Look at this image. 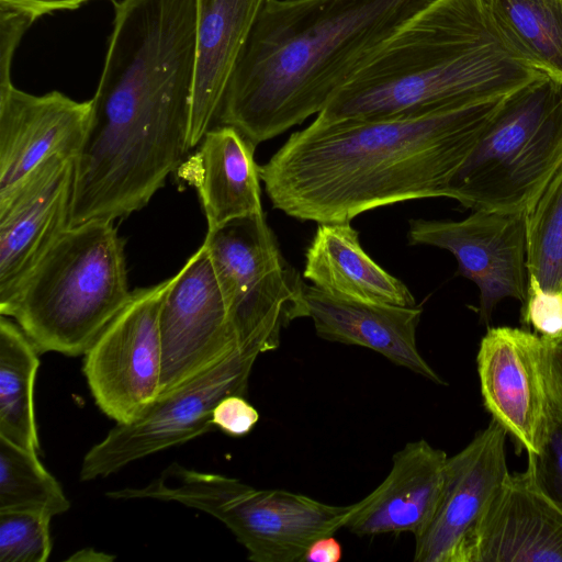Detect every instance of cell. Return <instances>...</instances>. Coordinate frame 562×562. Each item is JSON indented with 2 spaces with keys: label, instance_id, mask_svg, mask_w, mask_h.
<instances>
[{
  "label": "cell",
  "instance_id": "obj_34",
  "mask_svg": "<svg viewBox=\"0 0 562 562\" xmlns=\"http://www.w3.org/2000/svg\"><path fill=\"white\" fill-rule=\"evenodd\" d=\"M342 549L333 535L319 537L307 548L304 562H338L341 560Z\"/></svg>",
  "mask_w": 562,
  "mask_h": 562
},
{
  "label": "cell",
  "instance_id": "obj_19",
  "mask_svg": "<svg viewBox=\"0 0 562 562\" xmlns=\"http://www.w3.org/2000/svg\"><path fill=\"white\" fill-rule=\"evenodd\" d=\"M304 297L307 317L321 338L369 348L397 366L446 384L417 347L420 306L349 301L306 284Z\"/></svg>",
  "mask_w": 562,
  "mask_h": 562
},
{
  "label": "cell",
  "instance_id": "obj_3",
  "mask_svg": "<svg viewBox=\"0 0 562 562\" xmlns=\"http://www.w3.org/2000/svg\"><path fill=\"white\" fill-rule=\"evenodd\" d=\"M434 0H268L228 79L216 119L254 145L318 114Z\"/></svg>",
  "mask_w": 562,
  "mask_h": 562
},
{
  "label": "cell",
  "instance_id": "obj_17",
  "mask_svg": "<svg viewBox=\"0 0 562 562\" xmlns=\"http://www.w3.org/2000/svg\"><path fill=\"white\" fill-rule=\"evenodd\" d=\"M467 562H562V513L530 468L508 474L482 515Z\"/></svg>",
  "mask_w": 562,
  "mask_h": 562
},
{
  "label": "cell",
  "instance_id": "obj_2",
  "mask_svg": "<svg viewBox=\"0 0 562 562\" xmlns=\"http://www.w3.org/2000/svg\"><path fill=\"white\" fill-rule=\"evenodd\" d=\"M504 97L409 117H316L259 166L260 179L274 209L317 224L448 198L451 177Z\"/></svg>",
  "mask_w": 562,
  "mask_h": 562
},
{
  "label": "cell",
  "instance_id": "obj_30",
  "mask_svg": "<svg viewBox=\"0 0 562 562\" xmlns=\"http://www.w3.org/2000/svg\"><path fill=\"white\" fill-rule=\"evenodd\" d=\"M36 18L24 10L0 4V87L11 85V64L15 49Z\"/></svg>",
  "mask_w": 562,
  "mask_h": 562
},
{
  "label": "cell",
  "instance_id": "obj_10",
  "mask_svg": "<svg viewBox=\"0 0 562 562\" xmlns=\"http://www.w3.org/2000/svg\"><path fill=\"white\" fill-rule=\"evenodd\" d=\"M172 277L136 289L83 355L82 371L97 406L115 424L139 417L160 395V311Z\"/></svg>",
  "mask_w": 562,
  "mask_h": 562
},
{
  "label": "cell",
  "instance_id": "obj_5",
  "mask_svg": "<svg viewBox=\"0 0 562 562\" xmlns=\"http://www.w3.org/2000/svg\"><path fill=\"white\" fill-rule=\"evenodd\" d=\"M113 223L67 227L0 313L40 352L85 355L128 303L124 244Z\"/></svg>",
  "mask_w": 562,
  "mask_h": 562
},
{
  "label": "cell",
  "instance_id": "obj_11",
  "mask_svg": "<svg viewBox=\"0 0 562 562\" xmlns=\"http://www.w3.org/2000/svg\"><path fill=\"white\" fill-rule=\"evenodd\" d=\"M409 245L450 251L459 272L480 291V319L488 324L505 297L526 303L529 286L525 214L476 210L462 221H409Z\"/></svg>",
  "mask_w": 562,
  "mask_h": 562
},
{
  "label": "cell",
  "instance_id": "obj_9",
  "mask_svg": "<svg viewBox=\"0 0 562 562\" xmlns=\"http://www.w3.org/2000/svg\"><path fill=\"white\" fill-rule=\"evenodd\" d=\"M259 356L237 348L157 400L135 420L115 424L85 456L80 481L105 477L127 464L184 443L214 428L215 406L228 395H245Z\"/></svg>",
  "mask_w": 562,
  "mask_h": 562
},
{
  "label": "cell",
  "instance_id": "obj_20",
  "mask_svg": "<svg viewBox=\"0 0 562 562\" xmlns=\"http://www.w3.org/2000/svg\"><path fill=\"white\" fill-rule=\"evenodd\" d=\"M268 0H196V65L189 148L216 119L244 44Z\"/></svg>",
  "mask_w": 562,
  "mask_h": 562
},
{
  "label": "cell",
  "instance_id": "obj_31",
  "mask_svg": "<svg viewBox=\"0 0 562 562\" xmlns=\"http://www.w3.org/2000/svg\"><path fill=\"white\" fill-rule=\"evenodd\" d=\"M258 420V411L243 395L224 397L212 414L214 427L234 437L249 434Z\"/></svg>",
  "mask_w": 562,
  "mask_h": 562
},
{
  "label": "cell",
  "instance_id": "obj_33",
  "mask_svg": "<svg viewBox=\"0 0 562 562\" xmlns=\"http://www.w3.org/2000/svg\"><path fill=\"white\" fill-rule=\"evenodd\" d=\"M89 0H0V4L32 13L36 19L60 10H74Z\"/></svg>",
  "mask_w": 562,
  "mask_h": 562
},
{
  "label": "cell",
  "instance_id": "obj_26",
  "mask_svg": "<svg viewBox=\"0 0 562 562\" xmlns=\"http://www.w3.org/2000/svg\"><path fill=\"white\" fill-rule=\"evenodd\" d=\"M525 217L529 277L544 291L562 292V168Z\"/></svg>",
  "mask_w": 562,
  "mask_h": 562
},
{
  "label": "cell",
  "instance_id": "obj_16",
  "mask_svg": "<svg viewBox=\"0 0 562 562\" xmlns=\"http://www.w3.org/2000/svg\"><path fill=\"white\" fill-rule=\"evenodd\" d=\"M91 102L59 91L35 95L13 83L0 87V194L56 155L79 154L89 125Z\"/></svg>",
  "mask_w": 562,
  "mask_h": 562
},
{
  "label": "cell",
  "instance_id": "obj_29",
  "mask_svg": "<svg viewBox=\"0 0 562 562\" xmlns=\"http://www.w3.org/2000/svg\"><path fill=\"white\" fill-rule=\"evenodd\" d=\"M521 324L530 326L541 337L552 339L562 336V292H549L529 277L528 296L521 306Z\"/></svg>",
  "mask_w": 562,
  "mask_h": 562
},
{
  "label": "cell",
  "instance_id": "obj_27",
  "mask_svg": "<svg viewBox=\"0 0 562 562\" xmlns=\"http://www.w3.org/2000/svg\"><path fill=\"white\" fill-rule=\"evenodd\" d=\"M52 518L35 512H0V562H45L52 552Z\"/></svg>",
  "mask_w": 562,
  "mask_h": 562
},
{
  "label": "cell",
  "instance_id": "obj_18",
  "mask_svg": "<svg viewBox=\"0 0 562 562\" xmlns=\"http://www.w3.org/2000/svg\"><path fill=\"white\" fill-rule=\"evenodd\" d=\"M447 460L445 451L424 439L407 442L393 456L382 483L352 504L345 528L357 536H418L436 512Z\"/></svg>",
  "mask_w": 562,
  "mask_h": 562
},
{
  "label": "cell",
  "instance_id": "obj_23",
  "mask_svg": "<svg viewBox=\"0 0 562 562\" xmlns=\"http://www.w3.org/2000/svg\"><path fill=\"white\" fill-rule=\"evenodd\" d=\"M40 351L21 327L0 317V437L40 452L34 387Z\"/></svg>",
  "mask_w": 562,
  "mask_h": 562
},
{
  "label": "cell",
  "instance_id": "obj_15",
  "mask_svg": "<svg viewBox=\"0 0 562 562\" xmlns=\"http://www.w3.org/2000/svg\"><path fill=\"white\" fill-rule=\"evenodd\" d=\"M543 341L528 329L488 328L477 357L483 404L520 449L539 454L547 431L549 398L541 361Z\"/></svg>",
  "mask_w": 562,
  "mask_h": 562
},
{
  "label": "cell",
  "instance_id": "obj_8",
  "mask_svg": "<svg viewBox=\"0 0 562 562\" xmlns=\"http://www.w3.org/2000/svg\"><path fill=\"white\" fill-rule=\"evenodd\" d=\"M244 349L279 347L283 327L307 317L300 274L284 259L265 213L207 231L203 241Z\"/></svg>",
  "mask_w": 562,
  "mask_h": 562
},
{
  "label": "cell",
  "instance_id": "obj_1",
  "mask_svg": "<svg viewBox=\"0 0 562 562\" xmlns=\"http://www.w3.org/2000/svg\"><path fill=\"white\" fill-rule=\"evenodd\" d=\"M82 147L69 226L139 211L189 148L196 0H120Z\"/></svg>",
  "mask_w": 562,
  "mask_h": 562
},
{
  "label": "cell",
  "instance_id": "obj_13",
  "mask_svg": "<svg viewBox=\"0 0 562 562\" xmlns=\"http://www.w3.org/2000/svg\"><path fill=\"white\" fill-rule=\"evenodd\" d=\"M75 158L56 155L0 194V313L69 226Z\"/></svg>",
  "mask_w": 562,
  "mask_h": 562
},
{
  "label": "cell",
  "instance_id": "obj_21",
  "mask_svg": "<svg viewBox=\"0 0 562 562\" xmlns=\"http://www.w3.org/2000/svg\"><path fill=\"white\" fill-rule=\"evenodd\" d=\"M303 277L339 299L416 306L400 279L386 272L361 247L350 222L321 223L305 252Z\"/></svg>",
  "mask_w": 562,
  "mask_h": 562
},
{
  "label": "cell",
  "instance_id": "obj_12",
  "mask_svg": "<svg viewBox=\"0 0 562 562\" xmlns=\"http://www.w3.org/2000/svg\"><path fill=\"white\" fill-rule=\"evenodd\" d=\"M159 324L160 395L241 348L203 244L172 277Z\"/></svg>",
  "mask_w": 562,
  "mask_h": 562
},
{
  "label": "cell",
  "instance_id": "obj_7",
  "mask_svg": "<svg viewBox=\"0 0 562 562\" xmlns=\"http://www.w3.org/2000/svg\"><path fill=\"white\" fill-rule=\"evenodd\" d=\"M106 496L175 502L206 513L233 532L254 562H302L311 543L345 528L352 512V504L336 506L284 490L255 488L177 462L142 487Z\"/></svg>",
  "mask_w": 562,
  "mask_h": 562
},
{
  "label": "cell",
  "instance_id": "obj_25",
  "mask_svg": "<svg viewBox=\"0 0 562 562\" xmlns=\"http://www.w3.org/2000/svg\"><path fill=\"white\" fill-rule=\"evenodd\" d=\"M70 503L37 452L0 437V512H35L54 517Z\"/></svg>",
  "mask_w": 562,
  "mask_h": 562
},
{
  "label": "cell",
  "instance_id": "obj_24",
  "mask_svg": "<svg viewBox=\"0 0 562 562\" xmlns=\"http://www.w3.org/2000/svg\"><path fill=\"white\" fill-rule=\"evenodd\" d=\"M505 44L537 71L562 83V0H485Z\"/></svg>",
  "mask_w": 562,
  "mask_h": 562
},
{
  "label": "cell",
  "instance_id": "obj_4",
  "mask_svg": "<svg viewBox=\"0 0 562 562\" xmlns=\"http://www.w3.org/2000/svg\"><path fill=\"white\" fill-rule=\"evenodd\" d=\"M541 75L505 44L485 0H434L316 117L418 116L504 97Z\"/></svg>",
  "mask_w": 562,
  "mask_h": 562
},
{
  "label": "cell",
  "instance_id": "obj_22",
  "mask_svg": "<svg viewBox=\"0 0 562 562\" xmlns=\"http://www.w3.org/2000/svg\"><path fill=\"white\" fill-rule=\"evenodd\" d=\"M255 149L233 126L220 125L203 136L192 162L207 231L263 213Z\"/></svg>",
  "mask_w": 562,
  "mask_h": 562
},
{
  "label": "cell",
  "instance_id": "obj_14",
  "mask_svg": "<svg viewBox=\"0 0 562 562\" xmlns=\"http://www.w3.org/2000/svg\"><path fill=\"white\" fill-rule=\"evenodd\" d=\"M508 434L494 419L448 458L436 512L415 538V562H467L473 532L509 472Z\"/></svg>",
  "mask_w": 562,
  "mask_h": 562
},
{
  "label": "cell",
  "instance_id": "obj_6",
  "mask_svg": "<svg viewBox=\"0 0 562 562\" xmlns=\"http://www.w3.org/2000/svg\"><path fill=\"white\" fill-rule=\"evenodd\" d=\"M562 168V83L541 75L506 94L448 184L473 211L527 213Z\"/></svg>",
  "mask_w": 562,
  "mask_h": 562
},
{
  "label": "cell",
  "instance_id": "obj_32",
  "mask_svg": "<svg viewBox=\"0 0 562 562\" xmlns=\"http://www.w3.org/2000/svg\"><path fill=\"white\" fill-rule=\"evenodd\" d=\"M541 338V370L546 392L551 406L562 415V336L552 339Z\"/></svg>",
  "mask_w": 562,
  "mask_h": 562
},
{
  "label": "cell",
  "instance_id": "obj_28",
  "mask_svg": "<svg viewBox=\"0 0 562 562\" xmlns=\"http://www.w3.org/2000/svg\"><path fill=\"white\" fill-rule=\"evenodd\" d=\"M528 468L542 493L562 513V415L551 404L541 451L528 454Z\"/></svg>",
  "mask_w": 562,
  "mask_h": 562
}]
</instances>
